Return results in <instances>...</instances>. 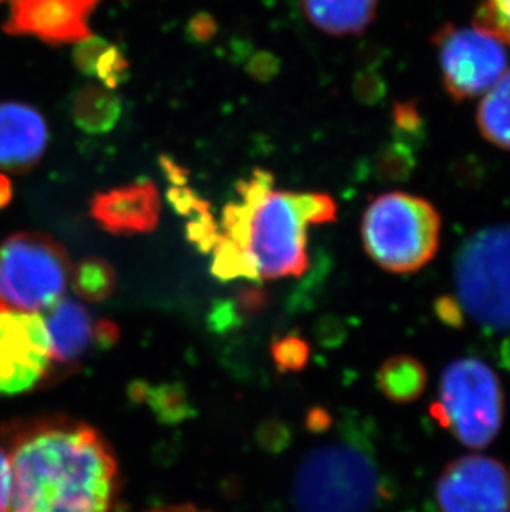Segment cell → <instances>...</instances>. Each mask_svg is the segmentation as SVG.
Instances as JSON below:
<instances>
[{
  "label": "cell",
  "instance_id": "22",
  "mask_svg": "<svg viewBox=\"0 0 510 512\" xmlns=\"http://www.w3.org/2000/svg\"><path fill=\"white\" fill-rule=\"evenodd\" d=\"M274 358L284 370H300L307 365L308 345L304 340L287 337L274 345Z\"/></svg>",
  "mask_w": 510,
  "mask_h": 512
},
{
  "label": "cell",
  "instance_id": "2",
  "mask_svg": "<svg viewBox=\"0 0 510 512\" xmlns=\"http://www.w3.org/2000/svg\"><path fill=\"white\" fill-rule=\"evenodd\" d=\"M274 183V174L254 170L224 208L211 247L212 272L222 281L302 276L308 269V228L337 219L330 194L295 193Z\"/></svg>",
  "mask_w": 510,
  "mask_h": 512
},
{
  "label": "cell",
  "instance_id": "24",
  "mask_svg": "<svg viewBox=\"0 0 510 512\" xmlns=\"http://www.w3.org/2000/svg\"><path fill=\"white\" fill-rule=\"evenodd\" d=\"M10 486H12V468L7 451L0 448V512H5L10 498Z\"/></svg>",
  "mask_w": 510,
  "mask_h": 512
},
{
  "label": "cell",
  "instance_id": "18",
  "mask_svg": "<svg viewBox=\"0 0 510 512\" xmlns=\"http://www.w3.org/2000/svg\"><path fill=\"white\" fill-rule=\"evenodd\" d=\"M477 125L489 143L510 150V68L482 95Z\"/></svg>",
  "mask_w": 510,
  "mask_h": 512
},
{
  "label": "cell",
  "instance_id": "25",
  "mask_svg": "<svg viewBox=\"0 0 510 512\" xmlns=\"http://www.w3.org/2000/svg\"><path fill=\"white\" fill-rule=\"evenodd\" d=\"M12 199V184L4 174H0V208H4Z\"/></svg>",
  "mask_w": 510,
  "mask_h": 512
},
{
  "label": "cell",
  "instance_id": "8",
  "mask_svg": "<svg viewBox=\"0 0 510 512\" xmlns=\"http://www.w3.org/2000/svg\"><path fill=\"white\" fill-rule=\"evenodd\" d=\"M433 44L444 88L456 102L484 95L507 70L506 45L474 25H444L433 35Z\"/></svg>",
  "mask_w": 510,
  "mask_h": 512
},
{
  "label": "cell",
  "instance_id": "21",
  "mask_svg": "<svg viewBox=\"0 0 510 512\" xmlns=\"http://www.w3.org/2000/svg\"><path fill=\"white\" fill-rule=\"evenodd\" d=\"M126 70H128V60L125 55L108 42L93 63L90 77H98L105 87L115 90L125 80Z\"/></svg>",
  "mask_w": 510,
  "mask_h": 512
},
{
  "label": "cell",
  "instance_id": "5",
  "mask_svg": "<svg viewBox=\"0 0 510 512\" xmlns=\"http://www.w3.org/2000/svg\"><path fill=\"white\" fill-rule=\"evenodd\" d=\"M501 378L479 358H458L444 368L439 397L431 416L472 450H484L496 440L504 423Z\"/></svg>",
  "mask_w": 510,
  "mask_h": 512
},
{
  "label": "cell",
  "instance_id": "19",
  "mask_svg": "<svg viewBox=\"0 0 510 512\" xmlns=\"http://www.w3.org/2000/svg\"><path fill=\"white\" fill-rule=\"evenodd\" d=\"M70 282L85 302H103L116 289L115 269L105 259L88 257L73 267Z\"/></svg>",
  "mask_w": 510,
  "mask_h": 512
},
{
  "label": "cell",
  "instance_id": "9",
  "mask_svg": "<svg viewBox=\"0 0 510 512\" xmlns=\"http://www.w3.org/2000/svg\"><path fill=\"white\" fill-rule=\"evenodd\" d=\"M434 494L441 512H510V471L492 456H461L444 466Z\"/></svg>",
  "mask_w": 510,
  "mask_h": 512
},
{
  "label": "cell",
  "instance_id": "23",
  "mask_svg": "<svg viewBox=\"0 0 510 512\" xmlns=\"http://www.w3.org/2000/svg\"><path fill=\"white\" fill-rule=\"evenodd\" d=\"M434 315L438 317L441 324L446 325L449 329H462L466 322V310L462 307L458 297L444 294L439 295L434 300Z\"/></svg>",
  "mask_w": 510,
  "mask_h": 512
},
{
  "label": "cell",
  "instance_id": "6",
  "mask_svg": "<svg viewBox=\"0 0 510 512\" xmlns=\"http://www.w3.org/2000/svg\"><path fill=\"white\" fill-rule=\"evenodd\" d=\"M73 266L53 237L19 232L0 244V309L40 314L65 297Z\"/></svg>",
  "mask_w": 510,
  "mask_h": 512
},
{
  "label": "cell",
  "instance_id": "17",
  "mask_svg": "<svg viewBox=\"0 0 510 512\" xmlns=\"http://www.w3.org/2000/svg\"><path fill=\"white\" fill-rule=\"evenodd\" d=\"M73 120L83 131L102 135L115 128L121 116V100L103 83H88L73 98Z\"/></svg>",
  "mask_w": 510,
  "mask_h": 512
},
{
  "label": "cell",
  "instance_id": "20",
  "mask_svg": "<svg viewBox=\"0 0 510 512\" xmlns=\"http://www.w3.org/2000/svg\"><path fill=\"white\" fill-rule=\"evenodd\" d=\"M474 27L494 35L510 47V0H481Z\"/></svg>",
  "mask_w": 510,
  "mask_h": 512
},
{
  "label": "cell",
  "instance_id": "10",
  "mask_svg": "<svg viewBox=\"0 0 510 512\" xmlns=\"http://www.w3.org/2000/svg\"><path fill=\"white\" fill-rule=\"evenodd\" d=\"M44 315L0 309V395L29 392L50 373Z\"/></svg>",
  "mask_w": 510,
  "mask_h": 512
},
{
  "label": "cell",
  "instance_id": "14",
  "mask_svg": "<svg viewBox=\"0 0 510 512\" xmlns=\"http://www.w3.org/2000/svg\"><path fill=\"white\" fill-rule=\"evenodd\" d=\"M49 128L44 116L24 103H0V170L27 173L44 156Z\"/></svg>",
  "mask_w": 510,
  "mask_h": 512
},
{
  "label": "cell",
  "instance_id": "7",
  "mask_svg": "<svg viewBox=\"0 0 510 512\" xmlns=\"http://www.w3.org/2000/svg\"><path fill=\"white\" fill-rule=\"evenodd\" d=\"M454 285L466 314L510 334V224L472 234L454 262Z\"/></svg>",
  "mask_w": 510,
  "mask_h": 512
},
{
  "label": "cell",
  "instance_id": "1",
  "mask_svg": "<svg viewBox=\"0 0 510 512\" xmlns=\"http://www.w3.org/2000/svg\"><path fill=\"white\" fill-rule=\"evenodd\" d=\"M5 438L12 468L5 512H111L118 464L93 426L55 416L12 425Z\"/></svg>",
  "mask_w": 510,
  "mask_h": 512
},
{
  "label": "cell",
  "instance_id": "12",
  "mask_svg": "<svg viewBox=\"0 0 510 512\" xmlns=\"http://www.w3.org/2000/svg\"><path fill=\"white\" fill-rule=\"evenodd\" d=\"M44 320L50 337V368H77L93 348L111 347L120 337L113 322L93 319L77 300L65 297L47 310Z\"/></svg>",
  "mask_w": 510,
  "mask_h": 512
},
{
  "label": "cell",
  "instance_id": "15",
  "mask_svg": "<svg viewBox=\"0 0 510 512\" xmlns=\"http://www.w3.org/2000/svg\"><path fill=\"white\" fill-rule=\"evenodd\" d=\"M308 22L333 37L358 35L373 22L378 0H300Z\"/></svg>",
  "mask_w": 510,
  "mask_h": 512
},
{
  "label": "cell",
  "instance_id": "11",
  "mask_svg": "<svg viewBox=\"0 0 510 512\" xmlns=\"http://www.w3.org/2000/svg\"><path fill=\"white\" fill-rule=\"evenodd\" d=\"M102 0H9L4 30L35 37L50 45L80 44L92 39L90 15Z\"/></svg>",
  "mask_w": 510,
  "mask_h": 512
},
{
  "label": "cell",
  "instance_id": "3",
  "mask_svg": "<svg viewBox=\"0 0 510 512\" xmlns=\"http://www.w3.org/2000/svg\"><path fill=\"white\" fill-rule=\"evenodd\" d=\"M386 484L363 433H343L308 451L294 478L297 512H373Z\"/></svg>",
  "mask_w": 510,
  "mask_h": 512
},
{
  "label": "cell",
  "instance_id": "27",
  "mask_svg": "<svg viewBox=\"0 0 510 512\" xmlns=\"http://www.w3.org/2000/svg\"><path fill=\"white\" fill-rule=\"evenodd\" d=\"M151 512H204L189 506V504H183V506H169V508L154 509Z\"/></svg>",
  "mask_w": 510,
  "mask_h": 512
},
{
  "label": "cell",
  "instance_id": "26",
  "mask_svg": "<svg viewBox=\"0 0 510 512\" xmlns=\"http://www.w3.org/2000/svg\"><path fill=\"white\" fill-rule=\"evenodd\" d=\"M499 360H501L502 367L506 368L507 372H510V334L507 335L504 342L501 343V348H499Z\"/></svg>",
  "mask_w": 510,
  "mask_h": 512
},
{
  "label": "cell",
  "instance_id": "4",
  "mask_svg": "<svg viewBox=\"0 0 510 512\" xmlns=\"http://www.w3.org/2000/svg\"><path fill=\"white\" fill-rule=\"evenodd\" d=\"M441 226V214L428 199L390 191L368 204L361 219V242L383 271L411 274L438 254Z\"/></svg>",
  "mask_w": 510,
  "mask_h": 512
},
{
  "label": "cell",
  "instance_id": "13",
  "mask_svg": "<svg viewBox=\"0 0 510 512\" xmlns=\"http://www.w3.org/2000/svg\"><path fill=\"white\" fill-rule=\"evenodd\" d=\"M92 218L113 236H135L156 229L161 216V196L151 181L95 194Z\"/></svg>",
  "mask_w": 510,
  "mask_h": 512
},
{
  "label": "cell",
  "instance_id": "16",
  "mask_svg": "<svg viewBox=\"0 0 510 512\" xmlns=\"http://www.w3.org/2000/svg\"><path fill=\"white\" fill-rule=\"evenodd\" d=\"M376 382L388 400L405 405L423 397L428 387V370L418 358L401 353L383 362Z\"/></svg>",
  "mask_w": 510,
  "mask_h": 512
}]
</instances>
